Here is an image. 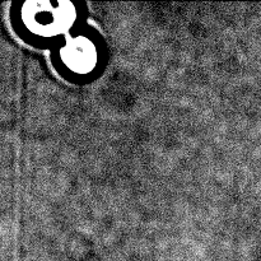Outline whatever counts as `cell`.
<instances>
[{
	"label": "cell",
	"mask_w": 261,
	"mask_h": 261,
	"mask_svg": "<svg viewBox=\"0 0 261 261\" xmlns=\"http://www.w3.org/2000/svg\"><path fill=\"white\" fill-rule=\"evenodd\" d=\"M20 17L28 31L41 37H53L73 25L76 12L69 2H28Z\"/></svg>",
	"instance_id": "1"
},
{
	"label": "cell",
	"mask_w": 261,
	"mask_h": 261,
	"mask_svg": "<svg viewBox=\"0 0 261 261\" xmlns=\"http://www.w3.org/2000/svg\"><path fill=\"white\" fill-rule=\"evenodd\" d=\"M60 56L66 68L76 74L91 73L98 60V53L94 43L83 36L69 38L61 48Z\"/></svg>",
	"instance_id": "2"
}]
</instances>
